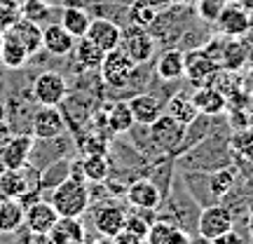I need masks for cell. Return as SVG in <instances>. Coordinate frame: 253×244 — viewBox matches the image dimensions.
<instances>
[{
  "label": "cell",
  "mask_w": 253,
  "mask_h": 244,
  "mask_svg": "<svg viewBox=\"0 0 253 244\" xmlns=\"http://www.w3.org/2000/svg\"><path fill=\"white\" fill-rule=\"evenodd\" d=\"M52 207L56 209L59 216L66 218H80L91 204V193L89 186L84 181H75V179H66L63 183H59L56 188H52Z\"/></svg>",
  "instance_id": "cell-1"
},
{
  "label": "cell",
  "mask_w": 253,
  "mask_h": 244,
  "mask_svg": "<svg viewBox=\"0 0 253 244\" xmlns=\"http://www.w3.org/2000/svg\"><path fill=\"white\" fill-rule=\"evenodd\" d=\"M101 71V80L106 82L113 90H122L131 82V75L136 71V63L126 56L125 49H113V52H106L103 61L99 66Z\"/></svg>",
  "instance_id": "cell-2"
},
{
  "label": "cell",
  "mask_w": 253,
  "mask_h": 244,
  "mask_svg": "<svg viewBox=\"0 0 253 244\" xmlns=\"http://www.w3.org/2000/svg\"><path fill=\"white\" fill-rule=\"evenodd\" d=\"M68 97V82L59 71H45L33 80V99L40 106H61Z\"/></svg>",
  "instance_id": "cell-3"
},
{
  "label": "cell",
  "mask_w": 253,
  "mask_h": 244,
  "mask_svg": "<svg viewBox=\"0 0 253 244\" xmlns=\"http://www.w3.org/2000/svg\"><path fill=\"white\" fill-rule=\"evenodd\" d=\"M33 144H36L33 134H26V132L9 136L7 144L0 148V172H5V169L17 172L21 167H26L31 162Z\"/></svg>",
  "instance_id": "cell-4"
},
{
  "label": "cell",
  "mask_w": 253,
  "mask_h": 244,
  "mask_svg": "<svg viewBox=\"0 0 253 244\" xmlns=\"http://www.w3.org/2000/svg\"><path fill=\"white\" fill-rule=\"evenodd\" d=\"M66 129H68V125H66V118L59 110V106H40L31 118V134L38 141L63 136Z\"/></svg>",
  "instance_id": "cell-5"
},
{
  "label": "cell",
  "mask_w": 253,
  "mask_h": 244,
  "mask_svg": "<svg viewBox=\"0 0 253 244\" xmlns=\"http://www.w3.org/2000/svg\"><path fill=\"white\" fill-rule=\"evenodd\" d=\"M232 228H235V218H232V211L225 204H209V207L199 211L197 235L213 240V237L223 235V233L232 230Z\"/></svg>",
  "instance_id": "cell-6"
},
{
  "label": "cell",
  "mask_w": 253,
  "mask_h": 244,
  "mask_svg": "<svg viewBox=\"0 0 253 244\" xmlns=\"http://www.w3.org/2000/svg\"><path fill=\"white\" fill-rule=\"evenodd\" d=\"M150 127V139H153V144L160 148V150H171L176 146L183 141V136H185V127L181 122H176L171 115H167L162 113L160 118L155 120Z\"/></svg>",
  "instance_id": "cell-7"
},
{
  "label": "cell",
  "mask_w": 253,
  "mask_h": 244,
  "mask_svg": "<svg viewBox=\"0 0 253 244\" xmlns=\"http://www.w3.org/2000/svg\"><path fill=\"white\" fill-rule=\"evenodd\" d=\"M126 223V211L118 202H101L94 209V228L101 237H113Z\"/></svg>",
  "instance_id": "cell-8"
},
{
  "label": "cell",
  "mask_w": 253,
  "mask_h": 244,
  "mask_svg": "<svg viewBox=\"0 0 253 244\" xmlns=\"http://www.w3.org/2000/svg\"><path fill=\"white\" fill-rule=\"evenodd\" d=\"M84 38H89L91 43L99 47V49H103V52H113L122 43V28L115 21H110V19L99 17V19H91Z\"/></svg>",
  "instance_id": "cell-9"
},
{
  "label": "cell",
  "mask_w": 253,
  "mask_h": 244,
  "mask_svg": "<svg viewBox=\"0 0 253 244\" xmlns=\"http://www.w3.org/2000/svg\"><path fill=\"white\" fill-rule=\"evenodd\" d=\"M126 202L138 211H157L162 204V193L153 181L141 179L126 188Z\"/></svg>",
  "instance_id": "cell-10"
},
{
  "label": "cell",
  "mask_w": 253,
  "mask_h": 244,
  "mask_svg": "<svg viewBox=\"0 0 253 244\" xmlns=\"http://www.w3.org/2000/svg\"><path fill=\"white\" fill-rule=\"evenodd\" d=\"M56 221L59 214L49 199H36L33 204H28L24 214V226L28 228V233H49Z\"/></svg>",
  "instance_id": "cell-11"
},
{
  "label": "cell",
  "mask_w": 253,
  "mask_h": 244,
  "mask_svg": "<svg viewBox=\"0 0 253 244\" xmlns=\"http://www.w3.org/2000/svg\"><path fill=\"white\" fill-rule=\"evenodd\" d=\"M148 244H190V233L171 221H153L145 235Z\"/></svg>",
  "instance_id": "cell-12"
},
{
  "label": "cell",
  "mask_w": 253,
  "mask_h": 244,
  "mask_svg": "<svg viewBox=\"0 0 253 244\" xmlns=\"http://www.w3.org/2000/svg\"><path fill=\"white\" fill-rule=\"evenodd\" d=\"M220 63L209 54V52H190L185 54V78L195 85H202L213 78Z\"/></svg>",
  "instance_id": "cell-13"
},
{
  "label": "cell",
  "mask_w": 253,
  "mask_h": 244,
  "mask_svg": "<svg viewBox=\"0 0 253 244\" xmlns=\"http://www.w3.org/2000/svg\"><path fill=\"white\" fill-rule=\"evenodd\" d=\"M75 47V38L61 24H47L42 28V49L52 56H68Z\"/></svg>",
  "instance_id": "cell-14"
},
{
  "label": "cell",
  "mask_w": 253,
  "mask_h": 244,
  "mask_svg": "<svg viewBox=\"0 0 253 244\" xmlns=\"http://www.w3.org/2000/svg\"><path fill=\"white\" fill-rule=\"evenodd\" d=\"M216 24H218V31H220L223 36L239 38L249 31V24H251V21H249V14H246L244 7H239V5H223Z\"/></svg>",
  "instance_id": "cell-15"
},
{
  "label": "cell",
  "mask_w": 253,
  "mask_h": 244,
  "mask_svg": "<svg viewBox=\"0 0 253 244\" xmlns=\"http://www.w3.org/2000/svg\"><path fill=\"white\" fill-rule=\"evenodd\" d=\"M7 33L17 38L19 43L26 47V52L31 56L38 54V52L42 49V28H40V24L31 21V19L19 17L17 21L7 28Z\"/></svg>",
  "instance_id": "cell-16"
},
{
  "label": "cell",
  "mask_w": 253,
  "mask_h": 244,
  "mask_svg": "<svg viewBox=\"0 0 253 244\" xmlns=\"http://www.w3.org/2000/svg\"><path fill=\"white\" fill-rule=\"evenodd\" d=\"M52 244H87V230L80 218L59 216L52 230H49Z\"/></svg>",
  "instance_id": "cell-17"
},
{
  "label": "cell",
  "mask_w": 253,
  "mask_h": 244,
  "mask_svg": "<svg viewBox=\"0 0 253 244\" xmlns=\"http://www.w3.org/2000/svg\"><path fill=\"white\" fill-rule=\"evenodd\" d=\"M125 52H126V56L136 63V66L150 61V56L155 54V38L150 36L145 28H138V31H134V33H129V36H126Z\"/></svg>",
  "instance_id": "cell-18"
},
{
  "label": "cell",
  "mask_w": 253,
  "mask_h": 244,
  "mask_svg": "<svg viewBox=\"0 0 253 244\" xmlns=\"http://www.w3.org/2000/svg\"><path fill=\"white\" fill-rule=\"evenodd\" d=\"M129 108H131V113H134V120L136 125H153L155 120L162 115V101L155 99L153 94H148V92H143V94H136V97H131V101H129Z\"/></svg>",
  "instance_id": "cell-19"
},
{
  "label": "cell",
  "mask_w": 253,
  "mask_h": 244,
  "mask_svg": "<svg viewBox=\"0 0 253 244\" xmlns=\"http://www.w3.org/2000/svg\"><path fill=\"white\" fill-rule=\"evenodd\" d=\"M190 99H192V103H195L197 113L209 115V118H211V115H220L227 106V97L223 94V92L213 90V87H197Z\"/></svg>",
  "instance_id": "cell-20"
},
{
  "label": "cell",
  "mask_w": 253,
  "mask_h": 244,
  "mask_svg": "<svg viewBox=\"0 0 253 244\" xmlns=\"http://www.w3.org/2000/svg\"><path fill=\"white\" fill-rule=\"evenodd\" d=\"M24 214H26V207L19 199H2L0 202V235L17 233L24 226Z\"/></svg>",
  "instance_id": "cell-21"
},
{
  "label": "cell",
  "mask_w": 253,
  "mask_h": 244,
  "mask_svg": "<svg viewBox=\"0 0 253 244\" xmlns=\"http://www.w3.org/2000/svg\"><path fill=\"white\" fill-rule=\"evenodd\" d=\"M157 75L160 80L171 82V80H181L185 75V54L178 49H169L160 56L157 61Z\"/></svg>",
  "instance_id": "cell-22"
},
{
  "label": "cell",
  "mask_w": 253,
  "mask_h": 244,
  "mask_svg": "<svg viewBox=\"0 0 253 244\" xmlns=\"http://www.w3.org/2000/svg\"><path fill=\"white\" fill-rule=\"evenodd\" d=\"M28 59H31V54L26 52V47L21 45L14 36H9L7 31H5L2 49H0V61H2V66L17 71V68H24V66H26Z\"/></svg>",
  "instance_id": "cell-23"
},
{
  "label": "cell",
  "mask_w": 253,
  "mask_h": 244,
  "mask_svg": "<svg viewBox=\"0 0 253 244\" xmlns=\"http://www.w3.org/2000/svg\"><path fill=\"white\" fill-rule=\"evenodd\" d=\"M59 24H61V26L66 28V31H68V33H71L75 40H78V38H84V36H87V28H89V24H91V17L82 7L68 5V7H63Z\"/></svg>",
  "instance_id": "cell-24"
},
{
  "label": "cell",
  "mask_w": 253,
  "mask_h": 244,
  "mask_svg": "<svg viewBox=\"0 0 253 244\" xmlns=\"http://www.w3.org/2000/svg\"><path fill=\"white\" fill-rule=\"evenodd\" d=\"M134 125H136V120H134L131 108H129V101H118L106 113V127H108L113 134H126V132H131Z\"/></svg>",
  "instance_id": "cell-25"
},
{
  "label": "cell",
  "mask_w": 253,
  "mask_h": 244,
  "mask_svg": "<svg viewBox=\"0 0 253 244\" xmlns=\"http://www.w3.org/2000/svg\"><path fill=\"white\" fill-rule=\"evenodd\" d=\"M71 176V160L68 157H56L47 164L45 169H40V188L52 190L59 183H63Z\"/></svg>",
  "instance_id": "cell-26"
},
{
  "label": "cell",
  "mask_w": 253,
  "mask_h": 244,
  "mask_svg": "<svg viewBox=\"0 0 253 244\" xmlns=\"http://www.w3.org/2000/svg\"><path fill=\"white\" fill-rule=\"evenodd\" d=\"M73 52H75V61L80 63L82 68H87V71L99 68L101 61H103V56H106V52L99 49L89 38H78V43H75V47H73Z\"/></svg>",
  "instance_id": "cell-27"
},
{
  "label": "cell",
  "mask_w": 253,
  "mask_h": 244,
  "mask_svg": "<svg viewBox=\"0 0 253 244\" xmlns=\"http://www.w3.org/2000/svg\"><path fill=\"white\" fill-rule=\"evenodd\" d=\"M80 164L87 183H103L110 176V164L106 160V155H84Z\"/></svg>",
  "instance_id": "cell-28"
},
{
  "label": "cell",
  "mask_w": 253,
  "mask_h": 244,
  "mask_svg": "<svg viewBox=\"0 0 253 244\" xmlns=\"http://www.w3.org/2000/svg\"><path fill=\"white\" fill-rule=\"evenodd\" d=\"M167 115H171L176 122H181L183 127H188L197 120L199 113H197V108H195V103H192L190 97L178 94V97H173V99L167 103Z\"/></svg>",
  "instance_id": "cell-29"
},
{
  "label": "cell",
  "mask_w": 253,
  "mask_h": 244,
  "mask_svg": "<svg viewBox=\"0 0 253 244\" xmlns=\"http://www.w3.org/2000/svg\"><path fill=\"white\" fill-rule=\"evenodd\" d=\"M129 14H131V21H134V26L138 28H150L155 24V19H157V7H155L153 2H134L131 9H129Z\"/></svg>",
  "instance_id": "cell-30"
},
{
  "label": "cell",
  "mask_w": 253,
  "mask_h": 244,
  "mask_svg": "<svg viewBox=\"0 0 253 244\" xmlns=\"http://www.w3.org/2000/svg\"><path fill=\"white\" fill-rule=\"evenodd\" d=\"M235 186V172L232 169H216V172L209 176V188L213 197H223L230 193V188Z\"/></svg>",
  "instance_id": "cell-31"
},
{
  "label": "cell",
  "mask_w": 253,
  "mask_h": 244,
  "mask_svg": "<svg viewBox=\"0 0 253 244\" xmlns=\"http://www.w3.org/2000/svg\"><path fill=\"white\" fill-rule=\"evenodd\" d=\"M108 148H110L108 139L101 132H89V136L82 141V153L84 155H106Z\"/></svg>",
  "instance_id": "cell-32"
},
{
  "label": "cell",
  "mask_w": 253,
  "mask_h": 244,
  "mask_svg": "<svg viewBox=\"0 0 253 244\" xmlns=\"http://www.w3.org/2000/svg\"><path fill=\"white\" fill-rule=\"evenodd\" d=\"M21 17V7L14 0H0V31H7Z\"/></svg>",
  "instance_id": "cell-33"
},
{
  "label": "cell",
  "mask_w": 253,
  "mask_h": 244,
  "mask_svg": "<svg viewBox=\"0 0 253 244\" xmlns=\"http://www.w3.org/2000/svg\"><path fill=\"white\" fill-rule=\"evenodd\" d=\"M138 211V209H136ZM145 214H150V211H138V214H126V223H125V228L126 230H131L134 235H138V237H143L145 240V235H148V228H150V218H145Z\"/></svg>",
  "instance_id": "cell-34"
},
{
  "label": "cell",
  "mask_w": 253,
  "mask_h": 244,
  "mask_svg": "<svg viewBox=\"0 0 253 244\" xmlns=\"http://www.w3.org/2000/svg\"><path fill=\"white\" fill-rule=\"evenodd\" d=\"M21 17L31 19V21H42V19L49 17V7H47L42 0H26L21 5Z\"/></svg>",
  "instance_id": "cell-35"
},
{
  "label": "cell",
  "mask_w": 253,
  "mask_h": 244,
  "mask_svg": "<svg viewBox=\"0 0 253 244\" xmlns=\"http://www.w3.org/2000/svg\"><path fill=\"white\" fill-rule=\"evenodd\" d=\"M223 5H225V0H197L199 17L204 19V21H216Z\"/></svg>",
  "instance_id": "cell-36"
},
{
  "label": "cell",
  "mask_w": 253,
  "mask_h": 244,
  "mask_svg": "<svg viewBox=\"0 0 253 244\" xmlns=\"http://www.w3.org/2000/svg\"><path fill=\"white\" fill-rule=\"evenodd\" d=\"M225 56H232V59H227V61H223L227 66V68H239L242 63H244V59H246V49L239 43H230L227 45V49L223 52Z\"/></svg>",
  "instance_id": "cell-37"
},
{
  "label": "cell",
  "mask_w": 253,
  "mask_h": 244,
  "mask_svg": "<svg viewBox=\"0 0 253 244\" xmlns=\"http://www.w3.org/2000/svg\"><path fill=\"white\" fill-rule=\"evenodd\" d=\"M110 242L113 244H143L145 240L143 237H138V235H134L131 230H126V228H122L118 235H113L110 237Z\"/></svg>",
  "instance_id": "cell-38"
},
{
  "label": "cell",
  "mask_w": 253,
  "mask_h": 244,
  "mask_svg": "<svg viewBox=\"0 0 253 244\" xmlns=\"http://www.w3.org/2000/svg\"><path fill=\"white\" fill-rule=\"evenodd\" d=\"M211 244H244V237H242L235 228H232V230H227V233H223V235L213 237V240H211Z\"/></svg>",
  "instance_id": "cell-39"
},
{
  "label": "cell",
  "mask_w": 253,
  "mask_h": 244,
  "mask_svg": "<svg viewBox=\"0 0 253 244\" xmlns=\"http://www.w3.org/2000/svg\"><path fill=\"white\" fill-rule=\"evenodd\" d=\"M24 244H52V237L49 233H28Z\"/></svg>",
  "instance_id": "cell-40"
},
{
  "label": "cell",
  "mask_w": 253,
  "mask_h": 244,
  "mask_svg": "<svg viewBox=\"0 0 253 244\" xmlns=\"http://www.w3.org/2000/svg\"><path fill=\"white\" fill-rule=\"evenodd\" d=\"M12 136V127H9L7 120H0V148L7 144V139Z\"/></svg>",
  "instance_id": "cell-41"
},
{
  "label": "cell",
  "mask_w": 253,
  "mask_h": 244,
  "mask_svg": "<svg viewBox=\"0 0 253 244\" xmlns=\"http://www.w3.org/2000/svg\"><path fill=\"white\" fill-rule=\"evenodd\" d=\"M190 244H211V240H207V237L197 235V237H190Z\"/></svg>",
  "instance_id": "cell-42"
},
{
  "label": "cell",
  "mask_w": 253,
  "mask_h": 244,
  "mask_svg": "<svg viewBox=\"0 0 253 244\" xmlns=\"http://www.w3.org/2000/svg\"><path fill=\"white\" fill-rule=\"evenodd\" d=\"M87 244H113V242H110V237H99V240H94V242H87Z\"/></svg>",
  "instance_id": "cell-43"
},
{
  "label": "cell",
  "mask_w": 253,
  "mask_h": 244,
  "mask_svg": "<svg viewBox=\"0 0 253 244\" xmlns=\"http://www.w3.org/2000/svg\"><path fill=\"white\" fill-rule=\"evenodd\" d=\"M0 120H7V108H5V103H0Z\"/></svg>",
  "instance_id": "cell-44"
},
{
  "label": "cell",
  "mask_w": 253,
  "mask_h": 244,
  "mask_svg": "<svg viewBox=\"0 0 253 244\" xmlns=\"http://www.w3.org/2000/svg\"><path fill=\"white\" fill-rule=\"evenodd\" d=\"M246 226H249V233L253 237V211H251V216H249V221H246Z\"/></svg>",
  "instance_id": "cell-45"
},
{
  "label": "cell",
  "mask_w": 253,
  "mask_h": 244,
  "mask_svg": "<svg viewBox=\"0 0 253 244\" xmlns=\"http://www.w3.org/2000/svg\"><path fill=\"white\" fill-rule=\"evenodd\" d=\"M169 2H173V5H188V2H192V0H169Z\"/></svg>",
  "instance_id": "cell-46"
},
{
  "label": "cell",
  "mask_w": 253,
  "mask_h": 244,
  "mask_svg": "<svg viewBox=\"0 0 253 244\" xmlns=\"http://www.w3.org/2000/svg\"><path fill=\"white\" fill-rule=\"evenodd\" d=\"M2 40H5V31H0V49H2Z\"/></svg>",
  "instance_id": "cell-47"
}]
</instances>
